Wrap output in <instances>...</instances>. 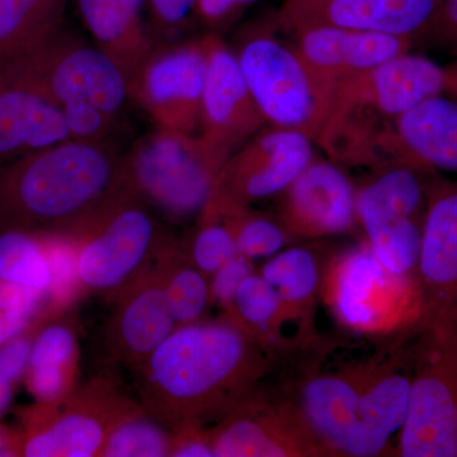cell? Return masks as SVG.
Instances as JSON below:
<instances>
[{"label":"cell","instance_id":"6da1fadb","mask_svg":"<svg viewBox=\"0 0 457 457\" xmlns=\"http://www.w3.org/2000/svg\"><path fill=\"white\" fill-rule=\"evenodd\" d=\"M263 347L227 317L176 328L134 370L140 404L171 432L220 422L253 394Z\"/></svg>","mask_w":457,"mask_h":457},{"label":"cell","instance_id":"7a4b0ae2","mask_svg":"<svg viewBox=\"0 0 457 457\" xmlns=\"http://www.w3.org/2000/svg\"><path fill=\"white\" fill-rule=\"evenodd\" d=\"M128 194L119 147L66 140L21 156L3 171L0 224L74 237Z\"/></svg>","mask_w":457,"mask_h":457},{"label":"cell","instance_id":"5bb4252c","mask_svg":"<svg viewBox=\"0 0 457 457\" xmlns=\"http://www.w3.org/2000/svg\"><path fill=\"white\" fill-rule=\"evenodd\" d=\"M210 431L213 457L324 455L299 409L273 407L253 394Z\"/></svg>","mask_w":457,"mask_h":457},{"label":"cell","instance_id":"d4e9b609","mask_svg":"<svg viewBox=\"0 0 457 457\" xmlns=\"http://www.w3.org/2000/svg\"><path fill=\"white\" fill-rule=\"evenodd\" d=\"M154 267L177 328L197 323L212 302L210 279L189 260L185 243H168Z\"/></svg>","mask_w":457,"mask_h":457},{"label":"cell","instance_id":"603a6c76","mask_svg":"<svg viewBox=\"0 0 457 457\" xmlns=\"http://www.w3.org/2000/svg\"><path fill=\"white\" fill-rule=\"evenodd\" d=\"M145 0H75L96 46L117 62L129 82L154 49L141 20Z\"/></svg>","mask_w":457,"mask_h":457},{"label":"cell","instance_id":"e0dca14e","mask_svg":"<svg viewBox=\"0 0 457 457\" xmlns=\"http://www.w3.org/2000/svg\"><path fill=\"white\" fill-rule=\"evenodd\" d=\"M296 49L303 64L324 88L337 90L357 75L409 53L413 38L341 27L299 29Z\"/></svg>","mask_w":457,"mask_h":457},{"label":"cell","instance_id":"d6986e66","mask_svg":"<svg viewBox=\"0 0 457 457\" xmlns=\"http://www.w3.org/2000/svg\"><path fill=\"white\" fill-rule=\"evenodd\" d=\"M112 303L104 341L107 353L134 371L177 328L154 264Z\"/></svg>","mask_w":457,"mask_h":457},{"label":"cell","instance_id":"f1b7e54d","mask_svg":"<svg viewBox=\"0 0 457 457\" xmlns=\"http://www.w3.org/2000/svg\"><path fill=\"white\" fill-rule=\"evenodd\" d=\"M260 275L294 309L311 302L320 281L317 257L306 248L278 252L263 264Z\"/></svg>","mask_w":457,"mask_h":457},{"label":"cell","instance_id":"f546056e","mask_svg":"<svg viewBox=\"0 0 457 457\" xmlns=\"http://www.w3.org/2000/svg\"><path fill=\"white\" fill-rule=\"evenodd\" d=\"M287 308L291 306L282 302L270 282L252 273L237 288L233 306L225 317L264 345L267 336L272 332L270 329H275Z\"/></svg>","mask_w":457,"mask_h":457},{"label":"cell","instance_id":"1f68e13d","mask_svg":"<svg viewBox=\"0 0 457 457\" xmlns=\"http://www.w3.org/2000/svg\"><path fill=\"white\" fill-rule=\"evenodd\" d=\"M185 245L189 260L209 278L237 254L233 231L220 219L200 218L196 233Z\"/></svg>","mask_w":457,"mask_h":457},{"label":"cell","instance_id":"3957f363","mask_svg":"<svg viewBox=\"0 0 457 457\" xmlns=\"http://www.w3.org/2000/svg\"><path fill=\"white\" fill-rule=\"evenodd\" d=\"M447 68L409 53L357 75L337 90L319 145L337 162L380 168L398 163L396 119L444 95Z\"/></svg>","mask_w":457,"mask_h":457},{"label":"cell","instance_id":"cb8c5ba5","mask_svg":"<svg viewBox=\"0 0 457 457\" xmlns=\"http://www.w3.org/2000/svg\"><path fill=\"white\" fill-rule=\"evenodd\" d=\"M79 342L71 323L56 321L33 339L27 386L40 404H54L77 389Z\"/></svg>","mask_w":457,"mask_h":457},{"label":"cell","instance_id":"7bdbcfd3","mask_svg":"<svg viewBox=\"0 0 457 457\" xmlns=\"http://www.w3.org/2000/svg\"><path fill=\"white\" fill-rule=\"evenodd\" d=\"M456 456H457V446H456Z\"/></svg>","mask_w":457,"mask_h":457},{"label":"cell","instance_id":"ac0fdd59","mask_svg":"<svg viewBox=\"0 0 457 457\" xmlns=\"http://www.w3.org/2000/svg\"><path fill=\"white\" fill-rule=\"evenodd\" d=\"M438 0H285L279 22L290 31L315 26L416 37L425 35Z\"/></svg>","mask_w":457,"mask_h":457},{"label":"cell","instance_id":"74e56055","mask_svg":"<svg viewBox=\"0 0 457 457\" xmlns=\"http://www.w3.org/2000/svg\"><path fill=\"white\" fill-rule=\"evenodd\" d=\"M149 3L158 26L171 31L186 22L196 9L197 0H149Z\"/></svg>","mask_w":457,"mask_h":457},{"label":"cell","instance_id":"ffe728a7","mask_svg":"<svg viewBox=\"0 0 457 457\" xmlns=\"http://www.w3.org/2000/svg\"><path fill=\"white\" fill-rule=\"evenodd\" d=\"M71 140L62 107L0 57V161Z\"/></svg>","mask_w":457,"mask_h":457},{"label":"cell","instance_id":"d6a6232c","mask_svg":"<svg viewBox=\"0 0 457 457\" xmlns=\"http://www.w3.org/2000/svg\"><path fill=\"white\" fill-rule=\"evenodd\" d=\"M47 305V296L26 286L0 281V347L31 326Z\"/></svg>","mask_w":457,"mask_h":457},{"label":"cell","instance_id":"ab89813d","mask_svg":"<svg viewBox=\"0 0 457 457\" xmlns=\"http://www.w3.org/2000/svg\"><path fill=\"white\" fill-rule=\"evenodd\" d=\"M20 451L21 437H16L0 426V457L18 456Z\"/></svg>","mask_w":457,"mask_h":457},{"label":"cell","instance_id":"b9f144b4","mask_svg":"<svg viewBox=\"0 0 457 457\" xmlns=\"http://www.w3.org/2000/svg\"><path fill=\"white\" fill-rule=\"evenodd\" d=\"M445 93L457 99V65L447 68V84Z\"/></svg>","mask_w":457,"mask_h":457},{"label":"cell","instance_id":"484cf974","mask_svg":"<svg viewBox=\"0 0 457 457\" xmlns=\"http://www.w3.org/2000/svg\"><path fill=\"white\" fill-rule=\"evenodd\" d=\"M66 0H0V57L35 49L62 29Z\"/></svg>","mask_w":457,"mask_h":457},{"label":"cell","instance_id":"8992f818","mask_svg":"<svg viewBox=\"0 0 457 457\" xmlns=\"http://www.w3.org/2000/svg\"><path fill=\"white\" fill-rule=\"evenodd\" d=\"M457 446V312L418 320L399 455L453 457Z\"/></svg>","mask_w":457,"mask_h":457},{"label":"cell","instance_id":"9a60e30c","mask_svg":"<svg viewBox=\"0 0 457 457\" xmlns=\"http://www.w3.org/2000/svg\"><path fill=\"white\" fill-rule=\"evenodd\" d=\"M420 320L457 312V182L432 173L417 266Z\"/></svg>","mask_w":457,"mask_h":457},{"label":"cell","instance_id":"4fadbf2b","mask_svg":"<svg viewBox=\"0 0 457 457\" xmlns=\"http://www.w3.org/2000/svg\"><path fill=\"white\" fill-rule=\"evenodd\" d=\"M206 74L203 37L155 46L129 82L130 98L156 128L194 134Z\"/></svg>","mask_w":457,"mask_h":457},{"label":"cell","instance_id":"60d3db41","mask_svg":"<svg viewBox=\"0 0 457 457\" xmlns=\"http://www.w3.org/2000/svg\"><path fill=\"white\" fill-rule=\"evenodd\" d=\"M16 384V381L0 372V417L8 411L9 405L12 404Z\"/></svg>","mask_w":457,"mask_h":457},{"label":"cell","instance_id":"7c38bea8","mask_svg":"<svg viewBox=\"0 0 457 457\" xmlns=\"http://www.w3.org/2000/svg\"><path fill=\"white\" fill-rule=\"evenodd\" d=\"M329 296L339 320L363 333L386 332L420 318L416 279L385 270L369 245L357 246L336 262Z\"/></svg>","mask_w":457,"mask_h":457},{"label":"cell","instance_id":"9c48e42d","mask_svg":"<svg viewBox=\"0 0 457 457\" xmlns=\"http://www.w3.org/2000/svg\"><path fill=\"white\" fill-rule=\"evenodd\" d=\"M3 59L60 107L87 102L119 119L130 98L128 77L117 62L96 45L62 29L35 49Z\"/></svg>","mask_w":457,"mask_h":457},{"label":"cell","instance_id":"4316f807","mask_svg":"<svg viewBox=\"0 0 457 457\" xmlns=\"http://www.w3.org/2000/svg\"><path fill=\"white\" fill-rule=\"evenodd\" d=\"M171 441L173 432L135 403L108 433L99 457H170Z\"/></svg>","mask_w":457,"mask_h":457},{"label":"cell","instance_id":"5b68a950","mask_svg":"<svg viewBox=\"0 0 457 457\" xmlns=\"http://www.w3.org/2000/svg\"><path fill=\"white\" fill-rule=\"evenodd\" d=\"M228 154L206 137L156 128L123 155L134 196L171 221L200 216Z\"/></svg>","mask_w":457,"mask_h":457},{"label":"cell","instance_id":"f35d334b","mask_svg":"<svg viewBox=\"0 0 457 457\" xmlns=\"http://www.w3.org/2000/svg\"><path fill=\"white\" fill-rule=\"evenodd\" d=\"M254 0H197L195 12L204 23L222 26Z\"/></svg>","mask_w":457,"mask_h":457},{"label":"cell","instance_id":"d590c367","mask_svg":"<svg viewBox=\"0 0 457 457\" xmlns=\"http://www.w3.org/2000/svg\"><path fill=\"white\" fill-rule=\"evenodd\" d=\"M170 457H213L212 431L191 427L173 432Z\"/></svg>","mask_w":457,"mask_h":457},{"label":"cell","instance_id":"e575fe53","mask_svg":"<svg viewBox=\"0 0 457 457\" xmlns=\"http://www.w3.org/2000/svg\"><path fill=\"white\" fill-rule=\"evenodd\" d=\"M252 273L253 266L251 260L240 254L231 258L210 278L212 302L219 303L224 311H230L237 288Z\"/></svg>","mask_w":457,"mask_h":457},{"label":"cell","instance_id":"7402d4cb","mask_svg":"<svg viewBox=\"0 0 457 457\" xmlns=\"http://www.w3.org/2000/svg\"><path fill=\"white\" fill-rule=\"evenodd\" d=\"M399 163L457 173V99L433 96L396 119Z\"/></svg>","mask_w":457,"mask_h":457},{"label":"cell","instance_id":"83f0119b","mask_svg":"<svg viewBox=\"0 0 457 457\" xmlns=\"http://www.w3.org/2000/svg\"><path fill=\"white\" fill-rule=\"evenodd\" d=\"M0 281L26 286L49 299L50 264L40 236L16 228L0 234Z\"/></svg>","mask_w":457,"mask_h":457},{"label":"cell","instance_id":"30bf717a","mask_svg":"<svg viewBox=\"0 0 457 457\" xmlns=\"http://www.w3.org/2000/svg\"><path fill=\"white\" fill-rule=\"evenodd\" d=\"M135 403L111 376L93 378L64 400L40 404L21 437L20 455L99 457L108 433Z\"/></svg>","mask_w":457,"mask_h":457},{"label":"cell","instance_id":"ba28073f","mask_svg":"<svg viewBox=\"0 0 457 457\" xmlns=\"http://www.w3.org/2000/svg\"><path fill=\"white\" fill-rule=\"evenodd\" d=\"M73 239L84 290L112 302L152 269L171 237L146 204L128 194Z\"/></svg>","mask_w":457,"mask_h":457},{"label":"cell","instance_id":"52a82bcc","mask_svg":"<svg viewBox=\"0 0 457 457\" xmlns=\"http://www.w3.org/2000/svg\"><path fill=\"white\" fill-rule=\"evenodd\" d=\"M236 55L264 123L317 139L335 95L312 77L295 46L266 27H253L243 36Z\"/></svg>","mask_w":457,"mask_h":457},{"label":"cell","instance_id":"277c9868","mask_svg":"<svg viewBox=\"0 0 457 457\" xmlns=\"http://www.w3.org/2000/svg\"><path fill=\"white\" fill-rule=\"evenodd\" d=\"M413 347L404 366L396 361L354 375H323L305 384L300 413L319 446L333 455L385 453L408 413Z\"/></svg>","mask_w":457,"mask_h":457},{"label":"cell","instance_id":"44dd1931","mask_svg":"<svg viewBox=\"0 0 457 457\" xmlns=\"http://www.w3.org/2000/svg\"><path fill=\"white\" fill-rule=\"evenodd\" d=\"M356 194L341 168L312 161L285 191L281 225L305 237L336 236L353 227Z\"/></svg>","mask_w":457,"mask_h":457},{"label":"cell","instance_id":"8d00e7d4","mask_svg":"<svg viewBox=\"0 0 457 457\" xmlns=\"http://www.w3.org/2000/svg\"><path fill=\"white\" fill-rule=\"evenodd\" d=\"M425 36L451 49H457V0H438Z\"/></svg>","mask_w":457,"mask_h":457},{"label":"cell","instance_id":"4dcf8cb0","mask_svg":"<svg viewBox=\"0 0 457 457\" xmlns=\"http://www.w3.org/2000/svg\"><path fill=\"white\" fill-rule=\"evenodd\" d=\"M224 221L236 237L237 254L245 255L252 262L269 260L282 251L286 243V230L282 225L266 216L242 210L225 216Z\"/></svg>","mask_w":457,"mask_h":457},{"label":"cell","instance_id":"836d02e7","mask_svg":"<svg viewBox=\"0 0 457 457\" xmlns=\"http://www.w3.org/2000/svg\"><path fill=\"white\" fill-rule=\"evenodd\" d=\"M62 110L71 140L102 143L116 128V117L87 102H71Z\"/></svg>","mask_w":457,"mask_h":457},{"label":"cell","instance_id":"8fae6325","mask_svg":"<svg viewBox=\"0 0 457 457\" xmlns=\"http://www.w3.org/2000/svg\"><path fill=\"white\" fill-rule=\"evenodd\" d=\"M312 141L286 129L258 131L228 156L200 216L225 218L284 194L312 163Z\"/></svg>","mask_w":457,"mask_h":457},{"label":"cell","instance_id":"2e32d148","mask_svg":"<svg viewBox=\"0 0 457 457\" xmlns=\"http://www.w3.org/2000/svg\"><path fill=\"white\" fill-rule=\"evenodd\" d=\"M206 74L200 126L203 137L233 154L261 130L255 106L237 55L216 35L203 36Z\"/></svg>","mask_w":457,"mask_h":457}]
</instances>
